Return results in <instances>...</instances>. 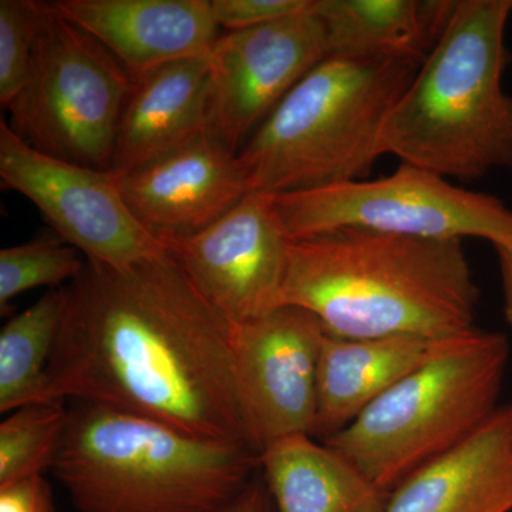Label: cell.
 I'll return each instance as SVG.
<instances>
[{"label": "cell", "instance_id": "30bf717a", "mask_svg": "<svg viewBox=\"0 0 512 512\" xmlns=\"http://www.w3.org/2000/svg\"><path fill=\"white\" fill-rule=\"evenodd\" d=\"M328 57L313 0L288 18L225 32L210 53L207 131L238 154L306 74Z\"/></svg>", "mask_w": 512, "mask_h": 512}, {"label": "cell", "instance_id": "7402d4cb", "mask_svg": "<svg viewBox=\"0 0 512 512\" xmlns=\"http://www.w3.org/2000/svg\"><path fill=\"white\" fill-rule=\"evenodd\" d=\"M86 258L62 238H43L0 251V306L35 288L59 289L83 271Z\"/></svg>", "mask_w": 512, "mask_h": 512}, {"label": "cell", "instance_id": "e0dca14e", "mask_svg": "<svg viewBox=\"0 0 512 512\" xmlns=\"http://www.w3.org/2000/svg\"><path fill=\"white\" fill-rule=\"evenodd\" d=\"M208 79L210 55L138 77L121 116L110 173L143 167L207 131Z\"/></svg>", "mask_w": 512, "mask_h": 512}, {"label": "cell", "instance_id": "cb8c5ba5", "mask_svg": "<svg viewBox=\"0 0 512 512\" xmlns=\"http://www.w3.org/2000/svg\"><path fill=\"white\" fill-rule=\"evenodd\" d=\"M311 0H211L218 28L227 32L258 28L308 8Z\"/></svg>", "mask_w": 512, "mask_h": 512}, {"label": "cell", "instance_id": "4fadbf2b", "mask_svg": "<svg viewBox=\"0 0 512 512\" xmlns=\"http://www.w3.org/2000/svg\"><path fill=\"white\" fill-rule=\"evenodd\" d=\"M116 180L134 217L165 248L221 220L251 192L237 154L208 131Z\"/></svg>", "mask_w": 512, "mask_h": 512}, {"label": "cell", "instance_id": "ba28073f", "mask_svg": "<svg viewBox=\"0 0 512 512\" xmlns=\"http://www.w3.org/2000/svg\"><path fill=\"white\" fill-rule=\"evenodd\" d=\"M274 202L291 241L352 228L424 239L477 237L512 251V211L503 201L410 164L377 180L275 194Z\"/></svg>", "mask_w": 512, "mask_h": 512}, {"label": "cell", "instance_id": "277c9868", "mask_svg": "<svg viewBox=\"0 0 512 512\" xmlns=\"http://www.w3.org/2000/svg\"><path fill=\"white\" fill-rule=\"evenodd\" d=\"M258 463L247 444L74 402L50 470L80 512H218Z\"/></svg>", "mask_w": 512, "mask_h": 512}, {"label": "cell", "instance_id": "5b68a950", "mask_svg": "<svg viewBox=\"0 0 512 512\" xmlns=\"http://www.w3.org/2000/svg\"><path fill=\"white\" fill-rule=\"evenodd\" d=\"M421 64L329 56L237 154L249 191L286 194L367 180L390 111Z\"/></svg>", "mask_w": 512, "mask_h": 512}, {"label": "cell", "instance_id": "7a4b0ae2", "mask_svg": "<svg viewBox=\"0 0 512 512\" xmlns=\"http://www.w3.org/2000/svg\"><path fill=\"white\" fill-rule=\"evenodd\" d=\"M478 295L461 239L349 228L288 244L282 306L339 338L468 335Z\"/></svg>", "mask_w": 512, "mask_h": 512}, {"label": "cell", "instance_id": "ac0fdd59", "mask_svg": "<svg viewBox=\"0 0 512 512\" xmlns=\"http://www.w3.org/2000/svg\"><path fill=\"white\" fill-rule=\"evenodd\" d=\"M456 0H313L329 56L410 60L423 64Z\"/></svg>", "mask_w": 512, "mask_h": 512}, {"label": "cell", "instance_id": "3957f363", "mask_svg": "<svg viewBox=\"0 0 512 512\" xmlns=\"http://www.w3.org/2000/svg\"><path fill=\"white\" fill-rule=\"evenodd\" d=\"M512 0H457L439 42L390 111L380 156L444 178L474 181L512 168L511 63L505 28Z\"/></svg>", "mask_w": 512, "mask_h": 512}, {"label": "cell", "instance_id": "d6986e66", "mask_svg": "<svg viewBox=\"0 0 512 512\" xmlns=\"http://www.w3.org/2000/svg\"><path fill=\"white\" fill-rule=\"evenodd\" d=\"M278 512H384L389 494L348 458L309 434L274 441L259 453Z\"/></svg>", "mask_w": 512, "mask_h": 512}, {"label": "cell", "instance_id": "d4e9b609", "mask_svg": "<svg viewBox=\"0 0 512 512\" xmlns=\"http://www.w3.org/2000/svg\"><path fill=\"white\" fill-rule=\"evenodd\" d=\"M0 512H56L52 488L43 476L0 487Z\"/></svg>", "mask_w": 512, "mask_h": 512}, {"label": "cell", "instance_id": "4316f807", "mask_svg": "<svg viewBox=\"0 0 512 512\" xmlns=\"http://www.w3.org/2000/svg\"><path fill=\"white\" fill-rule=\"evenodd\" d=\"M500 262L501 279H503L504 316L512 330V251L507 248H495Z\"/></svg>", "mask_w": 512, "mask_h": 512}, {"label": "cell", "instance_id": "2e32d148", "mask_svg": "<svg viewBox=\"0 0 512 512\" xmlns=\"http://www.w3.org/2000/svg\"><path fill=\"white\" fill-rule=\"evenodd\" d=\"M450 339L410 335L348 339L325 332L311 436L325 441L346 429L394 384L430 362Z\"/></svg>", "mask_w": 512, "mask_h": 512}, {"label": "cell", "instance_id": "44dd1931", "mask_svg": "<svg viewBox=\"0 0 512 512\" xmlns=\"http://www.w3.org/2000/svg\"><path fill=\"white\" fill-rule=\"evenodd\" d=\"M69 420L63 400L20 407L0 424V487L50 470Z\"/></svg>", "mask_w": 512, "mask_h": 512}, {"label": "cell", "instance_id": "52a82bcc", "mask_svg": "<svg viewBox=\"0 0 512 512\" xmlns=\"http://www.w3.org/2000/svg\"><path fill=\"white\" fill-rule=\"evenodd\" d=\"M136 79L109 50L50 2L9 127L29 146L69 163L110 171L121 116Z\"/></svg>", "mask_w": 512, "mask_h": 512}, {"label": "cell", "instance_id": "484cf974", "mask_svg": "<svg viewBox=\"0 0 512 512\" xmlns=\"http://www.w3.org/2000/svg\"><path fill=\"white\" fill-rule=\"evenodd\" d=\"M218 512H268L264 491L258 485L248 484L234 500L229 501Z\"/></svg>", "mask_w": 512, "mask_h": 512}, {"label": "cell", "instance_id": "8fae6325", "mask_svg": "<svg viewBox=\"0 0 512 512\" xmlns=\"http://www.w3.org/2000/svg\"><path fill=\"white\" fill-rule=\"evenodd\" d=\"M289 241L274 195L251 191L221 220L167 249L205 298L242 325L281 308Z\"/></svg>", "mask_w": 512, "mask_h": 512}, {"label": "cell", "instance_id": "6da1fadb", "mask_svg": "<svg viewBox=\"0 0 512 512\" xmlns=\"http://www.w3.org/2000/svg\"><path fill=\"white\" fill-rule=\"evenodd\" d=\"M235 342L237 325L168 249L123 269L86 259L64 286L62 325L37 403L99 404L252 448Z\"/></svg>", "mask_w": 512, "mask_h": 512}, {"label": "cell", "instance_id": "ffe728a7", "mask_svg": "<svg viewBox=\"0 0 512 512\" xmlns=\"http://www.w3.org/2000/svg\"><path fill=\"white\" fill-rule=\"evenodd\" d=\"M64 288L50 289L0 332V412L37 403L62 325Z\"/></svg>", "mask_w": 512, "mask_h": 512}, {"label": "cell", "instance_id": "8992f818", "mask_svg": "<svg viewBox=\"0 0 512 512\" xmlns=\"http://www.w3.org/2000/svg\"><path fill=\"white\" fill-rule=\"evenodd\" d=\"M508 357L503 333L476 329L450 339L430 362L322 443L390 495L490 419L498 409Z\"/></svg>", "mask_w": 512, "mask_h": 512}, {"label": "cell", "instance_id": "5bb4252c", "mask_svg": "<svg viewBox=\"0 0 512 512\" xmlns=\"http://www.w3.org/2000/svg\"><path fill=\"white\" fill-rule=\"evenodd\" d=\"M62 18L106 47L134 79L208 56L220 37L211 0H56Z\"/></svg>", "mask_w": 512, "mask_h": 512}, {"label": "cell", "instance_id": "603a6c76", "mask_svg": "<svg viewBox=\"0 0 512 512\" xmlns=\"http://www.w3.org/2000/svg\"><path fill=\"white\" fill-rule=\"evenodd\" d=\"M45 15L46 2L0 0V103L5 110L28 82Z\"/></svg>", "mask_w": 512, "mask_h": 512}, {"label": "cell", "instance_id": "7c38bea8", "mask_svg": "<svg viewBox=\"0 0 512 512\" xmlns=\"http://www.w3.org/2000/svg\"><path fill=\"white\" fill-rule=\"evenodd\" d=\"M325 329L312 313L281 306L237 325V382L256 453L293 434L311 436Z\"/></svg>", "mask_w": 512, "mask_h": 512}, {"label": "cell", "instance_id": "9a60e30c", "mask_svg": "<svg viewBox=\"0 0 512 512\" xmlns=\"http://www.w3.org/2000/svg\"><path fill=\"white\" fill-rule=\"evenodd\" d=\"M512 404L407 477L384 512H511Z\"/></svg>", "mask_w": 512, "mask_h": 512}, {"label": "cell", "instance_id": "9c48e42d", "mask_svg": "<svg viewBox=\"0 0 512 512\" xmlns=\"http://www.w3.org/2000/svg\"><path fill=\"white\" fill-rule=\"evenodd\" d=\"M0 180L36 205L57 237L96 264L123 269L167 251L133 212L110 171L29 146L0 121Z\"/></svg>", "mask_w": 512, "mask_h": 512}]
</instances>
